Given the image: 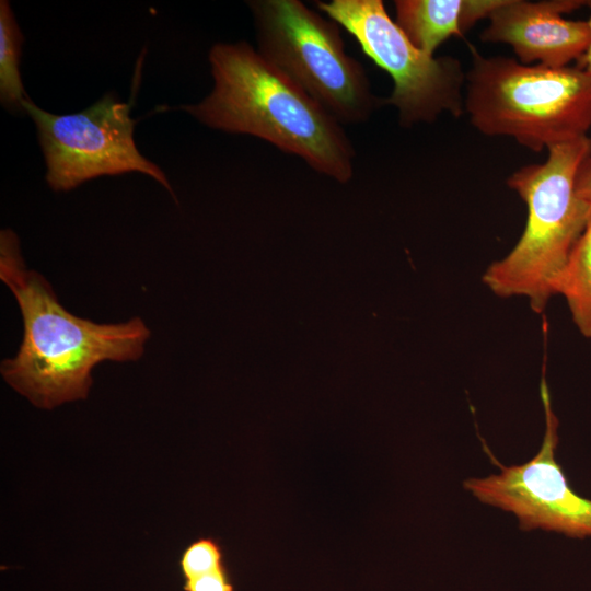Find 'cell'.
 Masks as SVG:
<instances>
[{
    "label": "cell",
    "mask_w": 591,
    "mask_h": 591,
    "mask_svg": "<svg viewBox=\"0 0 591 591\" xmlns=\"http://www.w3.org/2000/svg\"><path fill=\"white\" fill-rule=\"evenodd\" d=\"M0 279L16 299L24 326L20 349L2 361L1 374L34 406L53 409L85 399L96 364L143 355L150 331L141 318L101 324L71 314L48 281L26 267L9 229L0 233Z\"/></svg>",
    "instance_id": "obj_1"
},
{
    "label": "cell",
    "mask_w": 591,
    "mask_h": 591,
    "mask_svg": "<svg viewBox=\"0 0 591 591\" xmlns=\"http://www.w3.org/2000/svg\"><path fill=\"white\" fill-rule=\"evenodd\" d=\"M209 62L212 91L183 111L210 128L260 138L340 183L352 177L356 152L341 124L248 43H217Z\"/></svg>",
    "instance_id": "obj_2"
},
{
    "label": "cell",
    "mask_w": 591,
    "mask_h": 591,
    "mask_svg": "<svg viewBox=\"0 0 591 591\" xmlns=\"http://www.w3.org/2000/svg\"><path fill=\"white\" fill-rule=\"evenodd\" d=\"M546 150L545 162L523 166L507 178L526 205V224L514 247L482 277L498 297L526 298L535 313H542L556 294L559 276L591 213L576 192L591 139L583 136Z\"/></svg>",
    "instance_id": "obj_3"
},
{
    "label": "cell",
    "mask_w": 591,
    "mask_h": 591,
    "mask_svg": "<svg viewBox=\"0 0 591 591\" xmlns=\"http://www.w3.org/2000/svg\"><path fill=\"white\" fill-rule=\"evenodd\" d=\"M470 51L464 112L479 132L513 138L535 152L587 136L591 74L586 70L486 57L472 45Z\"/></svg>",
    "instance_id": "obj_4"
},
{
    "label": "cell",
    "mask_w": 591,
    "mask_h": 591,
    "mask_svg": "<svg viewBox=\"0 0 591 591\" xmlns=\"http://www.w3.org/2000/svg\"><path fill=\"white\" fill-rule=\"evenodd\" d=\"M258 54L340 124L368 120L384 100L362 65L347 55L339 24L299 0L247 1Z\"/></svg>",
    "instance_id": "obj_5"
},
{
    "label": "cell",
    "mask_w": 591,
    "mask_h": 591,
    "mask_svg": "<svg viewBox=\"0 0 591 591\" xmlns=\"http://www.w3.org/2000/svg\"><path fill=\"white\" fill-rule=\"evenodd\" d=\"M320 11L347 30L362 51L393 80L384 104L398 112L402 127L433 123L442 113L464 112L466 72L452 56L436 57L415 47L382 0L316 1Z\"/></svg>",
    "instance_id": "obj_6"
},
{
    "label": "cell",
    "mask_w": 591,
    "mask_h": 591,
    "mask_svg": "<svg viewBox=\"0 0 591 591\" xmlns=\"http://www.w3.org/2000/svg\"><path fill=\"white\" fill-rule=\"evenodd\" d=\"M22 106L36 125L53 190L68 192L102 175L139 172L174 196L164 172L136 146L131 105L115 94L106 93L86 109L66 115L48 113L30 99Z\"/></svg>",
    "instance_id": "obj_7"
},
{
    "label": "cell",
    "mask_w": 591,
    "mask_h": 591,
    "mask_svg": "<svg viewBox=\"0 0 591 591\" xmlns=\"http://www.w3.org/2000/svg\"><path fill=\"white\" fill-rule=\"evenodd\" d=\"M545 433L537 453L528 462L503 466L488 452L499 474L468 478L463 487L480 502L513 513L523 531L542 529L569 537L591 536V499L569 485L557 461L558 419L545 379L541 382Z\"/></svg>",
    "instance_id": "obj_8"
},
{
    "label": "cell",
    "mask_w": 591,
    "mask_h": 591,
    "mask_svg": "<svg viewBox=\"0 0 591 591\" xmlns=\"http://www.w3.org/2000/svg\"><path fill=\"white\" fill-rule=\"evenodd\" d=\"M586 5L591 1L503 0L489 15L479 37L486 43L510 45L521 63L568 67L584 55L590 28L588 21L567 20L563 14Z\"/></svg>",
    "instance_id": "obj_9"
},
{
    "label": "cell",
    "mask_w": 591,
    "mask_h": 591,
    "mask_svg": "<svg viewBox=\"0 0 591 591\" xmlns=\"http://www.w3.org/2000/svg\"><path fill=\"white\" fill-rule=\"evenodd\" d=\"M503 0H395V23L412 44L434 56L451 36H464Z\"/></svg>",
    "instance_id": "obj_10"
},
{
    "label": "cell",
    "mask_w": 591,
    "mask_h": 591,
    "mask_svg": "<svg viewBox=\"0 0 591 591\" xmlns=\"http://www.w3.org/2000/svg\"><path fill=\"white\" fill-rule=\"evenodd\" d=\"M556 294L565 298L579 332L591 338V213L559 276Z\"/></svg>",
    "instance_id": "obj_11"
},
{
    "label": "cell",
    "mask_w": 591,
    "mask_h": 591,
    "mask_svg": "<svg viewBox=\"0 0 591 591\" xmlns=\"http://www.w3.org/2000/svg\"><path fill=\"white\" fill-rule=\"evenodd\" d=\"M23 35L7 0L0 1V100L11 112H24L28 99L20 76Z\"/></svg>",
    "instance_id": "obj_12"
},
{
    "label": "cell",
    "mask_w": 591,
    "mask_h": 591,
    "mask_svg": "<svg viewBox=\"0 0 591 591\" xmlns=\"http://www.w3.org/2000/svg\"><path fill=\"white\" fill-rule=\"evenodd\" d=\"M178 566L184 580L227 567L221 544L210 536L189 543L182 552Z\"/></svg>",
    "instance_id": "obj_13"
},
{
    "label": "cell",
    "mask_w": 591,
    "mask_h": 591,
    "mask_svg": "<svg viewBox=\"0 0 591 591\" xmlns=\"http://www.w3.org/2000/svg\"><path fill=\"white\" fill-rule=\"evenodd\" d=\"M184 591H235L228 567L184 580Z\"/></svg>",
    "instance_id": "obj_14"
},
{
    "label": "cell",
    "mask_w": 591,
    "mask_h": 591,
    "mask_svg": "<svg viewBox=\"0 0 591 591\" xmlns=\"http://www.w3.org/2000/svg\"><path fill=\"white\" fill-rule=\"evenodd\" d=\"M578 196L591 208V154L581 163L576 177Z\"/></svg>",
    "instance_id": "obj_15"
},
{
    "label": "cell",
    "mask_w": 591,
    "mask_h": 591,
    "mask_svg": "<svg viewBox=\"0 0 591 591\" xmlns=\"http://www.w3.org/2000/svg\"><path fill=\"white\" fill-rule=\"evenodd\" d=\"M590 8H591V5H590ZM588 24H589V28H590V42H589V46H588L584 55L579 60L580 65L578 67L582 68L589 74H591V15H590V18L588 20Z\"/></svg>",
    "instance_id": "obj_16"
}]
</instances>
